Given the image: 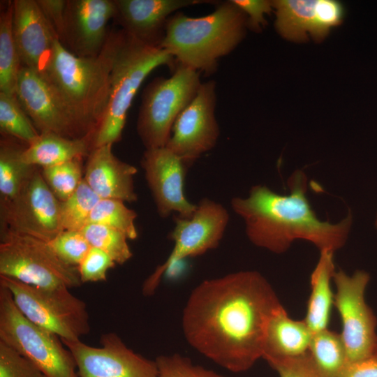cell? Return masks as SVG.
Wrapping results in <instances>:
<instances>
[{
	"instance_id": "obj_1",
	"label": "cell",
	"mask_w": 377,
	"mask_h": 377,
	"mask_svg": "<svg viewBox=\"0 0 377 377\" xmlns=\"http://www.w3.org/2000/svg\"><path fill=\"white\" fill-rule=\"evenodd\" d=\"M281 306L260 272L230 273L193 289L183 309L182 331L198 353L231 372H244L263 357L267 324Z\"/></svg>"
},
{
	"instance_id": "obj_2",
	"label": "cell",
	"mask_w": 377,
	"mask_h": 377,
	"mask_svg": "<svg viewBox=\"0 0 377 377\" xmlns=\"http://www.w3.org/2000/svg\"><path fill=\"white\" fill-rule=\"evenodd\" d=\"M288 186V195L256 185L247 197L231 199V207L243 219L249 241L279 254L297 239L312 243L320 251L334 253L343 247L353 224L351 212L337 223L318 219L306 197L307 177L302 170L291 174Z\"/></svg>"
},
{
	"instance_id": "obj_3",
	"label": "cell",
	"mask_w": 377,
	"mask_h": 377,
	"mask_svg": "<svg viewBox=\"0 0 377 377\" xmlns=\"http://www.w3.org/2000/svg\"><path fill=\"white\" fill-rule=\"evenodd\" d=\"M111 57L105 43L96 57L71 52L59 39L40 73L85 136H92L106 112L110 91Z\"/></svg>"
},
{
	"instance_id": "obj_4",
	"label": "cell",
	"mask_w": 377,
	"mask_h": 377,
	"mask_svg": "<svg viewBox=\"0 0 377 377\" xmlns=\"http://www.w3.org/2000/svg\"><path fill=\"white\" fill-rule=\"evenodd\" d=\"M247 27L246 15L231 0L219 3L202 17L177 12L167 21L160 47L177 64L210 75L216 71L219 59L242 40Z\"/></svg>"
},
{
	"instance_id": "obj_5",
	"label": "cell",
	"mask_w": 377,
	"mask_h": 377,
	"mask_svg": "<svg viewBox=\"0 0 377 377\" xmlns=\"http://www.w3.org/2000/svg\"><path fill=\"white\" fill-rule=\"evenodd\" d=\"M106 44L111 57L110 98L93 148L119 141L128 110L145 78L161 66L174 71L177 64L164 49L147 45L122 29L111 31Z\"/></svg>"
},
{
	"instance_id": "obj_6",
	"label": "cell",
	"mask_w": 377,
	"mask_h": 377,
	"mask_svg": "<svg viewBox=\"0 0 377 377\" xmlns=\"http://www.w3.org/2000/svg\"><path fill=\"white\" fill-rule=\"evenodd\" d=\"M201 84L200 72L177 64L170 77H156L145 87L136 123L145 149L166 146L177 118L193 100Z\"/></svg>"
},
{
	"instance_id": "obj_7",
	"label": "cell",
	"mask_w": 377,
	"mask_h": 377,
	"mask_svg": "<svg viewBox=\"0 0 377 377\" xmlns=\"http://www.w3.org/2000/svg\"><path fill=\"white\" fill-rule=\"evenodd\" d=\"M21 313L64 340H78L91 330L86 303L67 287L40 288L0 276Z\"/></svg>"
},
{
	"instance_id": "obj_8",
	"label": "cell",
	"mask_w": 377,
	"mask_h": 377,
	"mask_svg": "<svg viewBox=\"0 0 377 377\" xmlns=\"http://www.w3.org/2000/svg\"><path fill=\"white\" fill-rule=\"evenodd\" d=\"M0 341L30 360L47 377H80L74 357L61 338L28 320L1 285Z\"/></svg>"
},
{
	"instance_id": "obj_9",
	"label": "cell",
	"mask_w": 377,
	"mask_h": 377,
	"mask_svg": "<svg viewBox=\"0 0 377 377\" xmlns=\"http://www.w3.org/2000/svg\"><path fill=\"white\" fill-rule=\"evenodd\" d=\"M0 276L40 288L79 287L77 267L64 263L47 242L0 231Z\"/></svg>"
},
{
	"instance_id": "obj_10",
	"label": "cell",
	"mask_w": 377,
	"mask_h": 377,
	"mask_svg": "<svg viewBox=\"0 0 377 377\" xmlns=\"http://www.w3.org/2000/svg\"><path fill=\"white\" fill-rule=\"evenodd\" d=\"M228 222L229 213L224 206L207 198L199 201L190 218L175 217V227L170 235L174 242L172 251L145 281L143 295H154L163 276L179 261L216 248Z\"/></svg>"
},
{
	"instance_id": "obj_11",
	"label": "cell",
	"mask_w": 377,
	"mask_h": 377,
	"mask_svg": "<svg viewBox=\"0 0 377 377\" xmlns=\"http://www.w3.org/2000/svg\"><path fill=\"white\" fill-rule=\"evenodd\" d=\"M332 279L336 286L333 305L341 318L340 335L348 362L373 357L377 341V318L365 300L369 274L357 270L348 275L339 270L334 272Z\"/></svg>"
},
{
	"instance_id": "obj_12",
	"label": "cell",
	"mask_w": 377,
	"mask_h": 377,
	"mask_svg": "<svg viewBox=\"0 0 377 377\" xmlns=\"http://www.w3.org/2000/svg\"><path fill=\"white\" fill-rule=\"evenodd\" d=\"M60 206L61 202L36 167L20 194L0 205V231L27 235L48 242L63 231Z\"/></svg>"
},
{
	"instance_id": "obj_13",
	"label": "cell",
	"mask_w": 377,
	"mask_h": 377,
	"mask_svg": "<svg viewBox=\"0 0 377 377\" xmlns=\"http://www.w3.org/2000/svg\"><path fill=\"white\" fill-rule=\"evenodd\" d=\"M216 82H202L193 100L177 118L166 147L188 168L212 149L220 135L216 118Z\"/></svg>"
},
{
	"instance_id": "obj_14",
	"label": "cell",
	"mask_w": 377,
	"mask_h": 377,
	"mask_svg": "<svg viewBox=\"0 0 377 377\" xmlns=\"http://www.w3.org/2000/svg\"><path fill=\"white\" fill-rule=\"evenodd\" d=\"M76 362L80 377H158L155 360L128 348L114 332L100 338V346L78 340H64Z\"/></svg>"
},
{
	"instance_id": "obj_15",
	"label": "cell",
	"mask_w": 377,
	"mask_h": 377,
	"mask_svg": "<svg viewBox=\"0 0 377 377\" xmlns=\"http://www.w3.org/2000/svg\"><path fill=\"white\" fill-rule=\"evenodd\" d=\"M145 179L160 216L166 218L176 212L181 218H190L197 205L184 194L187 167L166 147L145 149L141 160Z\"/></svg>"
},
{
	"instance_id": "obj_16",
	"label": "cell",
	"mask_w": 377,
	"mask_h": 377,
	"mask_svg": "<svg viewBox=\"0 0 377 377\" xmlns=\"http://www.w3.org/2000/svg\"><path fill=\"white\" fill-rule=\"evenodd\" d=\"M15 96L40 133H54L70 138L87 137L45 80L36 71L22 66Z\"/></svg>"
},
{
	"instance_id": "obj_17",
	"label": "cell",
	"mask_w": 377,
	"mask_h": 377,
	"mask_svg": "<svg viewBox=\"0 0 377 377\" xmlns=\"http://www.w3.org/2000/svg\"><path fill=\"white\" fill-rule=\"evenodd\" d=\"M115 13L114 0H67L61 43L77 56H98L108 37V23Z\"/></svg>"
},
{
	"instance_id": "obj_18",
	"label": "cell",
	"mask_w": 377,
	"mask_h": 377,
	"mask_svg": "<svg viewBox=\"0 0 377 377\" xmlns=\"http://www.w3.org/2000/svg\"><path fill=\"white\" fill-rule=\"evenodd\" d=\"M275 27L283 38L302 41L310 34L322 40L344 15L342 4L334 0H276Z\"/></svg>"
},
{
	"instance_id": "obj_19",
	"label": "cell",
	"mask_w": 377,
	"mask_h": 377,
	"mask_svg": "<svg viewBox=\"0 0 377 377\" xmlns=\"http://www.w3.org/2000/svg\"><path fill=\"white\" fill-rule=\"evenodd\" d=\"M13 3V34L22 65L41 73L57 37L36 0Z\"/></svg>"
},
{
	"instance_id": "obj_20",
	"label": "cell",
	"mask_w": 377,
	"mask_h": 377,
	"mask_svg": "<svg viewBox=\"0 0 377 377\" xmlns=\"http://www.w3.org/2000/svg\"><path fill=\"white\" fill-rule=\"evenodd\" d=\"M114 20L130 36L160 47L169 17L178 10L209 3L204 0H114Z\"/></svg>"
},
{
	"instance_id": "obj_21",
	"label": "cell",
	"mask_w": 377,
	"mask_h": 377,
	"mask_svg": "<svg viewBox=\"0 0 377 377\" xmlns=\"http://www.w3.org/2000/svg\"><path fill=\"white\" fill-rule=\"evenodd\" d=\"M112 145L93 148L85 168L84 180L101 199L132 202L138 200L133 178L137 169L117 158Z\"/></svg>"
},
{
	"instance_id": "obj_22",
	"label": "cell",
	"mask_w": 377,
	"mask_h": 377,
	"mask_svg": "<svg viewBox=\"0 0 377 377\" xmlns=\"http://www.w3.org/2000/svg\"><path fill=\"white\" fill-rule=\"evenodd\" d=\"M312 334L304 320L291 318L282 305L267 324L262 358L267 362L304 355L309 351Z\"/></svg>"
},
{
	"instance_id": "obj_23",
	"label": "cell",
	"mask_w": 377,
	"mask_h": 377,
	"mask_svg": "<svg viewBox=\"0 0 377 377\" xmlns=\"http://www.w3.org/2000/svg\"><path fill=\"white\" fill-rule=\"evenodd\" d=\"M94 138H66L54 133H40L22 154L27 164L45 168L82 158L93 149Z\"/></svg>"
},
{
	"instance_id": "obj_24",
	"label": "cell",
	"mask_w": 377,
	"mask_h": 377,
	"mask_svg": "<svg viewBox=\"0 0 377 377\" xmlns=\"http://www.w3.org/2000/svg\"><path fill=\"white\" fill-rule=\"evenodd\" d=\"M334 252L320 251L316 265L310 276L311 293L304 319L312 333L328 328L334 293L331 281L335 271Z\"/></svg>"
},
{
	"instance_id": "obj_25",
	"label": "cell",
	"mask_w": 377,
	"mask_h": 377,
	"mask_svg": "<svg viewBox=\"0 0 377 377\" xmlns=\"http://www.w3.org/2000/svg\"><path fill=\"white\" fill-rule=\"evenodd\" d=\"M3 136L0 142V205L14 200L37 166L26 163L22 154L27 145Z\"/></svg>"
},
{
	"instance_id": "obj_26",
	"label": "cell",
	"mask_w": 377,
	"mask_h": 377,
	"mask_svg": "<svg viewBox=\"0 0 377 377\" xmlns=\"http://www.w3.org/2000/svg\"><path fill=\"white\" fill-rule=\"evenodd\" d=\"M13 3L0 14V92L15 95V89L22 66L13 34Z\"/></svg>"
},
{
	"instance_id": "obj_27",
	"label": "cell",
	"mask_w": 377,
	"mask_h": 377,
	"mask_svg": "<svg viewBox=\"0 0 377 377\" xmlns=\"http://www.w3.org/2000/svg\"><path fill=\"white\" fill-rule=\"evenodd\" d=\"M309 353L324 377H337L348 363L340 334L328 328L312 334Z\"/></svg>"
},
{
	"instance_id": "obj_28",
	"label": "cell",
	"mask_w": 377,
	"mask_h": 377,
	"mask_svg": "<svg viewBox=\"0 0 377 377\" xmlns=\"http://www.w3.org/2000/svg\"><path fill=\"white\" fill-rule=\"evenodd\" d=\"M0 131L26 145L40 135L15 95L0 92Z\"/></svg>"
},
{
	"instance_id": "obj_29",
	"label": "cell",
	"mask_w": 377,
	"mask_h": 377,
	"mask_svg": "<svg viewBox=\"0 0 377 377\" xmlns=\"http://www.w3.org/2000/svg\"><path fill=\"white\" fill-rule=\"evenodd\" d=\"M100 199L83 178L73 195L61 202L60 218L63 230L80 231L88 223Z\"/></svg>"
},
{
	"instance_id": "obj_30",
	"label": "cell",
	"mask_w": 377,
	"mask_h": 377,
	"mask_svg": "<svg viewBox=\"0 0 377 377\" xmlns=\"http://www.w3.org/2000/svg\"><path fill=\"white\" fill-rule=\"evenodd\" d=\"M124 202L116 199H100L90 215L88 223L105 226L121 232L128 239H136L138 231L135 220L137 214Z\"/></svg>"
},
{
	"instance_id": "obj_31",
	"label": "cell",
	"mask_w": 377,
	"mask_h": 377,
	"mask_svg": "<svg viewBox=\"0 0 377 377\" xmlns=\"http://www.w3.org/2000/svg\"><path fill=\"white\" fill-rule=\"evenodd\" d=\"M91 246L107 253L116 263L122 265L128 261L133 253L128 244V237L114 228L88 223L80 230Z\"/></svg>"
},
{
	"instance_id": "obj_32",
	"label": "cell",
	"mask_w": 377,
	"mask_h": 377,
	"mask_svg": "<svg viewBox=\"0 0 377 377\" xmlns=\"http://www.w3.org/2000/svg\"><path fill=\"white\" fill-rule=\"evenodd\" d=\"M81 158L41 168V174L52 193L60 202L66 200L83 179Z\"/></svg>"
},
{
	"instance_id": "obj_33",
	"label": "cell",
	"mask_w": 377,
	"mask_h": 377,
	"mask_svg": "<svg viewBox=\"0 0 377 377\" xmlns=\"http://www.w3.org/2000/svg\"><path fill=\"white\" fill-rule=\"evenodd\" d=\"M55 254L64 263L77 267L91 248L81 231L63 230L48 242Z\"/></svg>"
},
{
	"instance_id": "obj_34",
	"label": "cell",
	"mask_w": 377,
	"mask_h": 377,
	"mask_svg": "<svg viewBox=\"0 0 377 377\" xmlns=\"http://www.w3.org/2000/svg\"><path fill=\"white\" fill-rule=\"evenodd\" d=\"M155 361L158 377H226L178 353L159 355Z\"/></svg>"
},
{
	"instance_id": "obj_35",
	"label": "cell",
	"mask_w": 377,
	"mask_h": 377,
	"mask_svg": "<svg viewBox=\"0 0 377 377\" xmlns=\"http://www.w3.org/2000/svg\"><path fill=\"white\" fill-rule=\"evenodd\" d=\"M0 377H47L30 360L0 341Z\"/></svg>"
},
{
	"instance_id": "obj_36",
	"label": "cell",
	"mask_w": 377,
	"mask_h": 377,
	"mask_svg": "<svg viewBox=\"0 0 377 377\" xmlns=\"http://www.w3.org/2000/svg\"><path fill=\"white\" fill-rule=\"evenodd\" d=\"M116 263L105 251L91 246L88 253L77 266L83 283L105 281L108 270L115 267Z\"/></svg>"
},
{
	"instance_id": "obj_37",
	"label": "cell",
	"mask_w": 377,
	"mask_h": 377,
	"mask_svg": "<svg viewBox=\"0 0 377 377\" xmlns=\"http://www.w3.org/2000/svg\"><path fill=\"white\" fill-rule=\"evenodd\" d=\"M267 363L279 377H324L309 351L297 357L271 360Z\"/></svg>"
},
{
	"instance_id": "obj_38",
	"label": "cell",
	"mask_w": 377,
	"mask_h": 377,
	"mask_svg": "<svg viewBox=\"0 0 377 377\" xmlns=\"http://www.w3.org/2000/svg\"><path fill=\"white\" fill-rule=\"evenodd\" d=\"M247 17V25L254 31L261 29L265 24V15L269 13L272 1L267 0H231Z\"/></svg>"
},
{
	"instance_id": "obj_39",
	"label": "cell",
	"mask_w": 377,
	"mask_h": 377,
	"mask_svg": "<svg viewBox=\"0 0 377 377\" xmlns=\"http://www.w3.org/2000/svg\"><path fill=\"white\" fill-rule=\"evenodd\" d=\"M36 1L56 36L61 42L65 29L67 0H36Z\"/></svg>"
},
{
	"instance_id": "obj_40",
	"label": "cell",
	"mask_w": 377,
	"mask_h": 377,
	"mask_svg": "<svg viewBox=\"0 0 377 377\" xmlns=\"http://www.w3.org/2000/svg\"><path fill=\"white\" fill-rule=\"evenodd\" d=\"M337 377H377V359H367L346 364Z\"/></svg>"
},
{
	"instance_id": "obj_41",
	"label": "cell",
	"mask_w": 377,
	"mask_h": 377,
	"mask_svg": "<svg viewBox=\"0 0 377 377\" xmlns=\"http://www.w3.org/2000/svg\"><path fill=\"white\" fill-rule=\"evenodd\" d=\"M373 357L377 359V341L374 347Z\"/></svg>"
},
{
	"instance_id": "obj_42",
	"label": "cell",
	"mask_w": 377,
	"mask_h": 377,
	"mask_svg": "<svg viewBox=\"0 0 377 377\" xmlns=\"http://www.w3.org/2000/svg\"><path fill=\"white\" fill-rule=\"evenodd\" d=\"M375 226H376V228L377 229V214L375 219Z\"/></svg>"
}]
</instances>
